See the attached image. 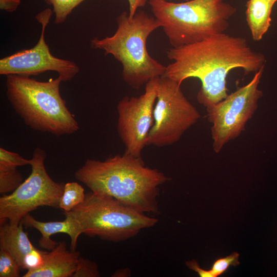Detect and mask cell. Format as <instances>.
Listing matches in <instances>:
<instances>
[{
  "mask_svg": "<svg viewBox=\"0 0 277 277\" xmlns=\"http://www.w3.org/2000/svg\"><path fill=\"white\" fill-rule=\"evenodd\" d=\"M273 4H275L276 2H277V0H267Z\"/></svg>",
  "mask_w": 277,
  "mask_h": 277,
  "instance_id": "cell-26",
  "label": "cell"
},
{
  "mask_svg": "<svg viewBox=\"0 0 277 277\" xmlns=\"http://www.w3.org/2000/svg\"><path fill=\"white\" fill-rule=\"evenodd\" d=\"M115 33L103 38L90 41L92 48L112 55L123 67L124 81L132 88L138 89L152 79L165 73L166 66L152 58L147 49L149 36L161 25L154 16L143 11L130 18L127 12L116 18Z\"/></svg>",
  "mask_w": 277,
  "mask_h": 277,
  "instance_id": "cell-4",
  "label": "cell"
},
{
  "mask_svg": "<svg viewBox=\"0 0 277 277\" xmlns=\"http://www.w3.org/2000/svg\"><path fill=\"white\" fill-rule=\"evenodd\" d=\"M129 6V16L132 18L138 8L144 7L147 0H128Z\"/></svg>",
  "mask_w": 277,
  "mask_h": 277,
  "instance_id": "cell-25",
  "label": "cell"
},
{
  "mask_svg": "<svg viewBox=\"0 0 277 277\" xmlns=\"http://www.w3.org/2000/svg\"><path fill=\"white\" fill-rule=\"evenodd\" d=\"M46 251H43L35 248L28 253L25 257L22 269L32 270L40 267L43 263L44 254Z\"/></svg>",
  "mask_w": 277,
  "mask_h": 277,
  "instance_id": "cell-23",
  "label": "cell"
},
{
  "mask_svg": "<svg viewBox=\"0 0 277 277\" xmlns=\"http://www.w3.org/2000/svg\"><path fill=\"white\" fill-rule=\"evenodd\" d=\"M62 79L42 82L29 76L6 75L8 100L24 123L33 130L56 136L72 134L80 126L60 93Z\"/></svg>",
  "mask_w": 277,
  "mask_h": 277,
  "instance_id": "cell-3",
  "label": "cell"
},
{
  "mask_svg": "<svg viewBox=\"0 0 277 277\" xmlns=\"http://www.w3.org/2000/svg\"><path fill=\"white\" fill-rule=\"evenodd\" d=\"M23 225L11 224L6 221L1 223L0 249L9 252L22 269L25 256L35 247L29 240L28 233L24 231Z\"/></svg>",
  "mask_w": 277,
  "mask_h": 277,
  "instance_id": "cell-14",
  "label": "cell"
},
{
  "mask_svg": "<svg viewBox=\"0 0 277 277\" xmlns=\"http://www.w3.org/2000/svg\"><path fill=\"white\" fill-rule=\"evenodd\" d=\"M166 1H170L171 0H166Z\"/></svg>",
  "mask_w": 277,
  "mask_h": 277,
  "instance_id": "cell-27",
  "label": "cell"
},
{
  "mask_svg": "<svg viewBox=\"0 0 277 277\" xmlns=\"http://www.w3.org/2000/svg\"><path fill=\"white\" fill-rule=\"evenodd\" d=\"M18 264L7 251L0 249V277H19Z\"/></svg>",
  "mask_w": 277,
  "mask_h": 277,
  "instance_id": "cell-19",
  "label": "cell"
},
{
  "mask_svg": "<svg viewBox=\"0 0 277 277\" xmlns=\"http://www.w3.org/2000/svg\"><path fill=\"white\" fill-rule=\"evenodd\" d=\"M100 276L97 264L80 256L76 269L72 277H98Z\"/></svg>",
  "mask_w": 277,
  "mask_h": 277,
  "instance_id": "cell-22",
  "label": "cell"
},
{
  "mask_svg": "<svg viewBox=\"0 0 277 277\" xmlns=\"http://www.w3.org/2000/svg\"><path fill=\"white\" fill-rule=\"evenodd\" d=\"M154 16L173 48L194 44L224 33L236 9L224 0L174 3L149 0Z\"/></svg>",
  "mask_w": 277,
  "mask_h": 277,
  "instance_id": "cell-5",
  "label": "cell"
},
{
  "mask_svg": "<svg viewBox=\"0 0 277 277\" xmlns=\"http://www.w3.org/2000/svg\"><path fill=\"white\" fill-rule=\"evenodd\" d=\"M85 194L84 188L78 183L72 182L65 184L59 208L64 212L71 210L84 201Z\"/></svg>",
  "mask_w": 277,
  "mask_h": 277,
  "instance_id": "cell-16",
  "label": "cell"
},
{
  "mask_svg": "<svg viewBox=\"0 0 277 277\" xmlns=\"http://www.w3.org/2000/svg\"><path fill=\"white\" fill-rule=\"evenodd\" d=\"M172 61L166 66V77L180 85L195 77L201 82L196 98L205 108L225 98L228 95L227 76L234 69H242L245 75L264 68L266 59L253 50L246 38L224 33L166 52Z\"/></svg>",
  "mask_w": 277,
  "mask_h": 277,
  "instance_id": "cell-1",
  "label": "cell"
},
{
  "mask_svg": "<svg viewBox=\"0 0 277 277\" xmlns=\"http://www.w3.org/2000/svg\"><path fill=\"white\" fill-rule=\"evenodd\" d=\"M145 85L139 96H125L118 103L117 131L125 148V153L141 157L153 124V109L159 78Z\"/></svg>",
  "mask_w": 277,
  "mask_h": 277,
  "instance_id": "cell-10",
  "label": "cell"
},
{
  "mask_svg": "<svg viewBox=\"0 0 277 277\" xmlns=\"http://www.w3.org/2000/svg\"><path fill=\"white\" fill-rule=\"evenodd\" d=\"M46 151L36 148L30 160L31 172L11 194L0 197V223L6 221L18 225L22 219L41 206L59 208L65 184L53 180L48 174Z\"/></svg>",
  "mask_w": 277,
  "mask_h": 277,
  "instance_id": "cell-7",
  "label": "cell"
},
{
  "mask_svg": "<svg viewBox=\"0 0 277 277\" xmlns=\"http://www.w3.org/2000/svg\"><path fill=\"white\" fill-rule=\"evenodd\" d=\"M80 253L67 249L65 241L58 242L50 252H45L42 266L28 270L23 277H72Z\"/></svg>",
  "mask_w": 277,
  "mask_h": 277,
  "instance_id": "cell-12",
  "label": "cell"
},
{
  "mask_svg": "<svg viewBox=\"0 0 277 277\" xmlns=\"http://www.w3.org/2000/svg\"><path fill=\"white\" fill-rule=\"evenodd\" d=\"M74 176L91 191L145 213L157 212L159 187L168 180L163 172L145 166L141 157L125 153L104 161L88 159Z\"/></svg>",
  "mask_w": 277,
  "mask_h": 277,
  "instance_id": "cell-2",
  "label": "cell"
},
{
  "mask_svg": "<svg viewBox=\"0 0 277 277\" xmlns=\"http://www.w3.org/2000/svg\"><path fill=\"white\" fill-rule=\"evenodd\" d=\"M274 4L267 0H248L246 3V20L252 39L263 38L271 25V14Z\"/></svg>",
  "mask_w": 277,
  "mask_h": 277,
  "instance_id": "cell-15",
  "label": "cell"
},
{
  "mask_svg": "<svg viewBox=\"0 0 277 277\" xmlns=\"http://www.w3.org/2000/svg\"><path fill=\"white\" fill-rule=\"evenodd\" d=\"M23 181L21 173L16 168L0 170V193L14 191Z\"/></svg>",
  "mask_w": 277,
  "mask_h": 277,
  "instance_id": "cell-18",
  "label": "cell"
},
{
  "mask_svg": "<svg viewBox=\"0 0 277 277\" xmlns=\"http://www.w3.org/2000/svg\"><path fill=\"white\" fill-rule=\"evenodd\" d=\"M200 113L184 94L181 85L164 75L160 77L153 109V124L147 146L171 145L200 119Z\"/></svg>",
  "mask_w": 277,
  "mask_h": 277,
  "instance_id": "cell-8",
  "label": "cell"
},
{
  "mask_svg": "<svg viewBox=\"0 0 277 277\" xmlns=\"http://www.w3.org/2000/svg\"><path fill=\"white\" fill-rule=\"evenodd\" d=\"M264 68L256 72L246 85L238 88L222 101L206 108L211 128L212 147L216 153L245 130L258 107L263 92L258 88Z\"/></svg>",
  "mask_w": 277,
  "mask_h": 277,
  "instance_id": "cell-9",
  "label": "cell"
},
{
  "mask_svg": "<svg viewBox=\"0 0 277 277\" xmlns=\"http://www.w3.org/2000/svg\"><path fill=\"white\" fill-rule=\"evenodd\" d=\"M65 219L62 221L42 222L37 220L30 213L26 214L21 223L26 227H33L42 234L38 241L39 246L44 249L51 250L58 242L51 239V236L56 233H65L70 238V250L76 251L78 236L82 234L77 222L71 216L64 213Z\"/></svg>",
  "mask_w": 277,
  "mask_h": 277,
  "instance_id": "cell-13",
  "label": "cell"
},
{
  "mask_svg": "<svg viewBox=\"0 0 277 277\" xmlns=\"http://www.w3.org/2000/svg\"><path fill=\"white\" fill-rule=\"evenodd\" d=\"M29 164L30 160L24 158L18 153L0 148V170L16 168Z\"/></svg>",
  "mask_w": 277,
  "mask_h": 277,
  "instance_id": "cell-20",
  "label": "cell"
},
{
  "mask_svg": "<svg viewBox=\"0 0 277 277\" xmlns=\"http://www.w3.org/2000/svg\"><path fill=\"white\" fill-rule=\"evenodd\" d=\"M239 254L233 252L230 255L225 258L216 259L212 264L211 268L208 270L209 277H217L224 274L231 266L234 267L239 265Z\"/></svg>",
  "mask_w": 277,
  "mask_h": 277,
  "instance_id": "cell-21",
  "label": "cell"
},
{
  "mask_svg": "<svg viewBox=\"0 0 277 277\" xmlns=\"http://www.w3.org/2000/svg\"><path fill=\"white\" fill-rule=\"evenodd\" d=\"M64 213L77 222L82 233L113 242L135 236L158 221L113 197L92 191L85 194L82 203Z\"/></svg>",
  "mask_w": 277,
  "mask_h": 277,
  "instance_id": "cell-6",
  "label": "cell"
},
{
  "mask_svg": "<svg viewBox=\"0 0 277 277\" xmlns=\"http://www.w3.org/2000/svg\"><path fill=\"white\" fill-rule=\"evenodd\" d=\"M53 11L46 8L35 18L42 25L39 39L32 48L18 51L0 60V74L36 75L46 71L56 72L63 82L71 81L79 72L77 64L70 60L55 57L50 51L45 39V29Z\"/></svg>",
  "mask_w": 277,
  "mask_h": 277,
  "instance_id": "cell-11",
  "label": "cell"
},
{
  "mask_svg": "<svg viewBox=\"0 0 277 277\" xmlns=\"http://www.w3.org/2000/svg\"><path fill=\"white\" fill-rule=\"evenodd\" d=\"M53 7L55 14L54 23L61 24L66 21L68 15L80 4L86 0H43Z\"/></svg>",
  "mask_w": 277,
  "mask_h": 277,
  "instance_id": "cell-17",
  "label": "cell"
},
{
  "mask_svg": "<svg viewBox=\"0 0 277 277\" xmlns=\"http://www.w3.org/2000/svg\"><path fill=\"white\" fill-rule=\"evenodd\" d=\"M21 3V0H0V9L8 12H12L17 9Z\"/></svg>",
  "mask_w": 277,
  "mask_h": 277,
  "instance_id": "cell-24",
  "label": "cell"
}]
</instances>
